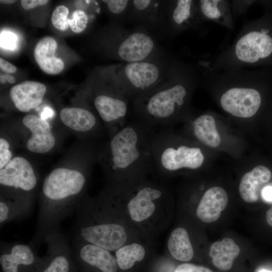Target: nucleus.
<instances>
[{
    "label": "nucleus",
    "mask_w": 272,
    "mask_h": 272,
    "mask_svg": "<svg viewBox=\"0 0 272 272\" xmlns=\"http://www.w3.org/2000/svg\"><path fill=\"white\" fill-rule=\"evenodd\" d=\"M155 132L133 118L110 135L97 155L107 188L121 190L153 175L152 143Z\"/></svg>",
    "instance_id": "nucleus-1"
},
{
    "label": "nucleus",
    "mask_w": 272,
    "mask_h": 272,
    "mask_svg": "<svg viewBox=\"0 0 272 272\" xmlns=\"http://www.w3.org/2000/svg\"><path fill=\"white\" fill-rule=\"evenodd\" d=\"M198 64L176 58L160 84L132 102L134 118L155 131L168 126L185 111L192 92L200 84Z\"/></svg>",
    "instance_id": "nucleus-2"
},
{
    "label": "nucleus",
    "mask_w": 272,
    "mask_h": 272,
    "mask_svg": "<svg viewBox=\"0 0 272 272\" xmlns=\"http://www.w3.org/2000/svg\"><path fill=\"white\" fill-rule=\"evenodd\" d=\"M106 189L126 221L146 241L153 243L168 226L172 198L165 179L151 175L120 191Z\"/></svg>",
    "instance_id": "nucleus-3"
},
{
    "label": "nucleus",
    "mask_w": 272,
    "mask_h": 272,
    "mask_svg": "<svg viewBox=\"0 0 272 272\" xmlns=\"http://www.w3.org/2000/svg\"><path fill=\"white\" fill-rule=\"evenodd\" d=\"M200 84L220 89L219 103L224 111L237 117L250 118L263 103V92L272 90V67L256 70H213L198 64Z\"/></svg>",
    "instance_id": "nucleus-4"
},
{
    "label": "nucleus",
    "mask_w": 272,
    "mask_h": 272,
    "mask_svg": "<svg viewBox=\"0 0 272 272\" xmlns=\"http://www.w3.org/2000/svg\"><path fill=\"white\" fill-rule=\"evenodd\" d=\"M77 210L74 240L112 252L130 242L144 240L124 219L106 188L95 197L85 196Z\"/></svg>",
    "instance_id": "nucleus-5"
},
{
    "label": "nucleus",
    "mask_w": 272,
    "mask_h": 272,
    "mask_svg": "<svg viewBox=\"0 0 272 272\" xmlns=\"http://www.w3.org/2000/svg\"><path fill=\"white\" fill-rule=\"evenodd\" d=\"M89 176L88 168L59 167L45 177L40 197L36 243L59 229L61 220L77 209L85 197Z\"/></svg>",
    "instance_id": "nucleus-6"
},
{
    "label": "nucleus",
    "mask_w": 272,
    "mask_h": 272,
    "mask_svg": "<svg viewBox=\"0 0 272 272\" xmlns=\"http://www.w3.org/2000/svg\"><path fill=\"white\" fill-rule=\"evenodd\" d=\"M264 14L246 22L235 40L218 54L198 63L213 70L272 67V1H257Z\"/></svg>",
    "instance_id": "nucleus-7"
},
{
    "label": "nucleus",
    "mask_w": 272,
    "mask_h": 272,
    "mask_svg": "<svg viewBox=\"0 0 272 272\" xmlns=\"http://www.w3.org/2000/svg\"><path fill=\"white\" fill-rule=\"evenodd\" d=\"M176 59L167 52L143 61L123 62L115 66L111 74L124 94L132 101L163 81Z\"/></svg>",
    "instance_id": "nucleus-8"
},
{
    "label": "nucleus",
    "mask_w": 272,
    "mask_h": 272,
    "mask_svg": "<svg viewBox=\"0 0 272 272\" xmlns=\"http://www.w3.org/2000/svg\"><path fill=\"white\" fill-rule=\"evenodd\" d=\"M152 155L153 175L163 179L182 169H197L205 160L199 148L177 143L168 129L156 131L152 140Z\"/></svg>",
    "instance_id": "nucleus-9"
},
{
    "label": "nucleus",
    "mask_w": 272,
    "mask_h": 272,
    "mask_svg": "<svg viewBox=\"0 0 272 272\" xmlns=\"http://www.w3.org/2000/svg\"><path fill=\"white\" fill-rule=\"evenodd\" d=\"M37 183L38 177L32 165L23 157H14L0 169L1 195L32 207V193Z\"/></svg>",
    "instance_id": "nucleus-10"
},
{
    "label": "nucleus",
    "mask_w": 272,
    "mask_h": 272,
    "mask_svg": "<svg viewBox=\"0 0 272 272\" xmlns=\"http://www.w3.org/2000/svg\"><path fill=\"white\" fill-rule=\"evenodd\" d=\"M111 76L110 86L98 90L93 98V104L97 114L108 129L110 135L127 122L130 101L117 85L112 74Z\"/></svg>",
    "instance_id": "nucleus-11"
},
{
    "label": "nucleus",
    "mask_w": 272,
    "mask_h": 272,
    "mask_svg": "<svg viewBox=\"0 0 272 272\" xmlns=\"http://www.w3.org/2000/svg\"><path fill=\"white\" fill-rule=\"evenodd\" d=\"M0 264L3 272H40L46 256H38L33 245L1 242Z\"/></svg>",
    "instance_id": "nucleus-12"
},
{
    "label": "nucleus",
    "mask_w": 272,
    "mask_h": 272,
    "mask_svg": "<svg viewBox=\"0 0 272 272\" xmlns=\"http://www.w3.org/2000/svg\"><path fill=\"white\" fill-rule=\"evenodd\" d=\"M72 248L77 272H118L111 251L97 245L74 240Z\"/></svg>",
    "instance_id": "nucleus-13"
},
{
    "label": "nucleus",
    "mask_w": 272,
    "mask_h": 272,
    "mask_svg": "<svg viewBox=\"0 0 272 272\" xmlns=\"http://www.w3.org/2000/svg\"><path fill=\"white\" fill-rule=\"evenodd\" d=\"M205 21L197 1L169 0L166 4V34L176 36L189 30L201 28Z\"/></svg>",
    "instance_id": "nucleus-14"
},
{
    "label": "nucleus",
    "mask_w": 272,
    "mask_h": 272,
    "mask_svg": "<svg viewBox=\"0 0 272 272\" xmlns=\"http://www.w3.org/2000/svg\"><path fill=\"white\" fill-rule=\"evenodd\" d=\"M166 4L167 0H131L126 23L166 34Z\"/></svg>",
    "instance_id": "nucleus-15"
},
{
    "label": "nucleus",
    "mask_w": 272,
    "mask_h": 272,
    "mask_svg": "<svg viewBox=\"0 0 272 272\" xmlns=\"http://www.w3.org/2000/svg\"><path fill=\"white\" fill-rule=\"evenodd\" d=\"M44 241L47 245L46 259L40 272H77L72 248L59 229L47 234Z\"/></svg>",
    "instance_id": "nucleus-16"
},
{
    "label": "nucleus",
    "mask_w": 272,
    "mask_h": 272,
    "mask_svg": "<svg viewBox=\"0 0 272 272\" xmlns=\"http://www.w3.org/2000/svg\"><path fill=\"white\" fill-rule=\"evenodd\" d=\"M30 136L26 142L27 150L33 153L44 154L55 146L56 140L50 124L44 118L34 114H27L22 119Z\"/></svg>",
    "instance_id": "nucleus-17"
},
{
    "label": "nucleus",
    "mask_w": 272,
    "mask_h": 272,
    "mask_svg": "<svg viewBox=\"0 0 272 272\" xmlns=\"http://www.w3.org/2000/svg\"><path fill=\"white\" fill-rule=\"evenodd\" d=\"M46 92L43 84L26 81L12 87L9 94L15 107L22 112H28L42 103Z\"/></svg>",
    "instance_id": "nucleus-18"
},
{
    "label": "nucleus",
    "mask_w": 272,
    "mask_h": 272,
    "mask_svg": "<svg viewBox=\"0 0 272 272\" xmlns=\"http://www.w3.org/2000/svg\"><path fill=\"white\" fill-rule=\"evenodd\" d=\"M228 202V194L223 188L212 187L205 192L200 200L196 209V215L204 223L215 222L219 218Z\"/></svg>",
    "instance_id": "nucleus-19"
},
{
    "label": "nucleus",
    "mask_w": 272,
    "mask_h": 272,
    "mask_svg": "<svg viewBox=\"0 0 272 272\" xmlns=\"http://www.w3.org/2000/svg\"><path fill=\"white\" fill-rule=\"evenodd\" d=\"M61 122L72 130L81 133H93L100 128L99 119L88 109L71 107L62 108L59 112Z\"/></svg>",
    "instance_id": "nucleus-20"
},
{
    "label": "nucleus",
    "mask_w": 272,
    "mask_h": 272,
    "mask_svg": "<svg viewBox=\"0 0 272 272\" xmlns=\"http://www.w3.org/2000/svg\"><path fill=\"white\" fill-rule=\"evenodd\" d=\"M57 47L56 40L50 36L42 38L35 46V60L41 70L46 74L56 75L64 68L63 60L55 55Z\"/></svg>",
    "instance_id": "nucleus-21"
},
{
    "label": "nucleus",
    "mask_w": 272,
    "mask_h": 272,
    "mask_svg": "<svg viewBox=\"0 0 272 272\" xmlns=\"http://www.w3.org/2000/svg\"><path fill=\"white\" fill-rule=\"evenodd\" d=\"M271 173L266 167L259 165L242 177L239 191L242 199L247 203L256 202L259 197L262 187L270 179Z\"/></svg>",
    "instance_id": "nucleus-22"
},
{
    "label": "nucleus",
    "mask_w": 272,
    "mask_h": 272,
    "mask_svg": "<svg viewBox=\"0 0 272 272\" xmlns=\"http://www.w3.org/2000/svg\"><path fill=\"white\" fill-rule=\"evenodd\" d=\"M198 10L205 22L211 21L228 29H234V18L230 1L228 0H198Z\"/></svg>",
    "instance_id": "nucleus-23"
},
{
    "label": "nucleus",
    "mask_w": 272,
    "mask_h": 272,
    "mask_svg": "<svg viewBox=\"0 0 272 272\" xmlns=\"http://www.w3.org/2000/svg\"><path fill=\"white\" fill-rule=\"evenodd\" d=\"M152 243L145 240L127 243L114 251L119 270L131 269L137 263L144 261L153 250Z\"/></svg>",
    "instance_id": "nucleus-24"
},
{
    "label": "nucleus",
    "mask_w": 272,
    "mask_h": 272,
    "mask_svg": "<svg viewBox=\"0 0 272 272\" xmlns=\"http://www.w3.org/2000/svg\"><path fill=\"white\" fill-rule=\"evenodd\" d=\"M240 252V248L234 240L226 237L211 246L209 255L215 266L220 270L227 271L231 268Z\"/></svg>",
    "instance_id": "nucleus-25"
},
{
    "label": "nucleus",
    "mask_w": 272,
    "mask_h": 272,
    "mask_svg": "<svg viewBox=\"0 0 272 272\" xmlns=\"http://www.w3.org/2000/svg\"><path fill=\"white\" fill-rule=\"evenodd\" d=\"M166 246L170 255L177 260L189 261L194 256V249L188 232L183 227H178L172 230Z\"/></svg>",
    "instance_id": "nucleus-26"
},
{
    "label": "nucleus",
    "mask_w": 272,
    "mask_h": 272,
    "mask_svg": "<svg viewBox=\"0 0 272 272\" xmlns=\"http://www.w3.org/2000/svg\"><path fill=\"white\" fill-rule=\"evenodd\" d=\"M191 126L193 135L202 144L212 148L220 145L221 138L212 115H200L191 121Z\"/></svg>",
    "instance_id": "nucleus-27"
},
{
    "label": "nucleus",
    "mask_w": 272,
    "mask_h": 272,
    "mask_svg": "<svg viewBox=\"0 0 272 272\" xmlns=\"http://www.w3.org/2000/svg\"><path fill=\"white\" fill-rule=\"evenodd\" d=\"M32 207L11 198L1 195L0 225L26 217Z\"/></svg>",
    "instance_id": "nucleus-28"
},
{
    "label": "nucleus",
    "mask_w": 272,
    "mask_h": 272,
    "mask_svg": "<svg viewBox=\"0 0 272 272\" xmlns=\"http://www.w3.org/2000/svg\"><path fill=\"white\" fill-rule=\"evenodd\" d=\"M107 10L116 17L118 23L124 25L130 9L131 0H103Z\"/></svg>",
    "instance_id": "nucleus-29"
},
{
    "label": "nucleus",
    "mask_w": 272,
    "mask_h": 272,
    "mask_svg": "<svg viewBox=\"0 0 272 272\" xmlns=\"http://www.w3.org/2000/svg\"><path fill=\"white\" fill-rule=\"evenodd\" d=\"M69 10L66 7L63 5L57 6L54 9L51 17L53 26L61 31L66 30L69 27Z\"/></svg>",
    "instance_id": "nucleus-30"
},
{
    "label": "nucleus",
    "mask_w": 272,
    "mask_h": 272,
    "mask_svg": "<svg viewBox=\"0 0 272 272\" xmlns=\"http://www.w3.org/2000/svg\"><path fill=\"white\" fill-rule=\"evenodd\" d=\"M88 18L87 14L82 10L74 11L69 19V27L76 33L82 32L87 27Z\"/></svg>",
    "instance_id": "nucleus-31"
},
{
    "label": "nucleus",
    "mask_w": 272,
    "mask_h": 272,
    "mask_svg": "<svg viewBox=\"0 0 272 272\" xmlns=\"http://www.w3.org/2000/svg\"><path fill=\"white\" fill-rule=\"evenodd\" d=\"M10 143L4 137L0 138V169L5 167L13 158Z\"/></svg>",
    "instance_id": "nucleus-32"
},
{
    "label": "nucleus",
    "mask_w": 272,
    "mask_h": 272,
    "mask_svg": "<svg viewBox=\"0 0 272 272\" xmlns=\"http://www.w3.org/2000/svg\"><path fill=\"white\" fill-rule=\"evenodd\" d=\"M256 1H230L231 11L234 19L237 17L245 14L250 7L256 4Z\"/></svg>",
    "instance_id": "nucleus-33"
},
{
    "label": "nucleus",
    "mask_w": 272,
    "mask_h": 272,
    "mask_svg": "<svg viewBox=\"0 0 272 272\" xmlns=\"http://www.w3.org/2000/svg\"><path fill=\"white\" fill-rule=\"evenodd\" d=\"M173 272H213L210 269L190 263H182L175 269Z\"/></svg>",
    "instance_id": "nucleus-34"
},
{
    "label": "nucleus",
    "mask_w": 272,
    "mask_h": 272,
    "mask_svg": "<svg viewBox=\"0 0 272 272\" xmlns=\"http://www.w3.org/2000/svg\"><path fill=\"white\" fill-rule=\"evenodd\" d=\"M1 46L9 49L13 48L16 40L14 34L10 32L1 33Z\"/></svg>",
    "instance_id": "nucleus-35"
},
{
    "label": "nucleus",
    "mask_w": 272,
    "mask_h": 272,
    "mask_svg": "<svg viewBox=\"0 0 272 272\" xmlns=\"http://www.w3.org/2000/svg\"><path fill=\"white\" fill-rule=\"evenodd\" d=\"M49 1L48 0H22L21 4L25 10H29L38 7L46 5Z\"/></svg>",
    "instance_id": "nucleus-36"
},
{
    "label": "nucleus",
    "mask_w": 272,
    "mask_h": 272,
    "mask_svg": "<svg viewBox=\"0 0 272 272\" xmlns=\"http://www.w3.org/2000/svg\"><path fill=\"white\" fill-rule=\"evenodd\" d=\"M0 68L8 74L14 73L17 70L15 65L2 57L0 58Z\"/></svg>",
    "instance_id": "nucleus-37"
},
{
    "label": "nucleus",
    "mask_w": 272,
    "mask_h": 272,
    "mask_svg": "<svg viewBox=\"0 0 272 272\" xmlns=\"http://www.w3.org/2000/svg\"><path fill=\"white\" fill-rule=\"evenodd\" d=\"M261 194L264 200L272 202V185L263 187L261 191Z\"/></svg>",
    "instance_id": "nucleus-38"
},
{
    "label": "nucleus",
    "mask_w": 272,
    "mask_h": 272,
    "mask_svg": "<svg viewBox=\"0 0 272 272\" xmlns=\"http://www.w3.org/2000/svg\"><path fill=\"white\" fill-rule=\"evenodd\" d=\"M266 220L268 224L272 227V207L269 209L266 212Z\"/></svg>",
    "instance_id": "nucleus-39"
},
{
    "label": "nucleus",
    "mask_w": 272,
    "mask_h": 272,
    "mask_svg": "<svg viewBox=\"0 0 272 272\" xmlns=\"http://www.w3.org/2000/svg\"><path fill=\"white\" fill-rule=\"evenodd\" d=\"M4 76L5 78L6 82L8 81L9 83L11 84H13L15 82V79L13 76L7 74L4 75Z\"/></svg>",
    "instance_id": "nucleus-40"
},
{
    "label": "nucleus",
    "mask_w": 272,
    "mask_h": 272,
    "mask_svg": "<svg viewBox=\"0 0 272 272\" xmlns=\"http://www.w3.org/2000/svg\"><path fill=\"white\" fill-rule=\"evenodd\" d=\"M17 1L14 0H1L0 3L4 4L10 5L16 3Z\"/></svg>",
    "instance_id": "nucleus-41"
},
{
    "label": "nucleus",
    "mask_w": 272,
    "mask_h": 272,
    "mask_svg": "<svg viewBox=\"0 0 272 272\" xmlns=\"http://www.w3.org/2000/svg\"><path fill=\"white\" fill-rule=\"evenodd\" d=\"M258 272H272L271 270H268L266 269H261L259 270Z\"/></svg>",
    "instance_id": "nucleus-42"
}]
</instances>
